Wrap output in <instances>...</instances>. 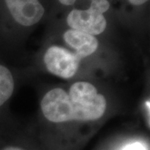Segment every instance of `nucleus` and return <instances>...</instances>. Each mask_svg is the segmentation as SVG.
<instances>
[{
    "label": "nucleus",
    "instance_id": "f257e3e1",
    "mask_svg": "<svg viewBox=\"0 0 150 150\" xmlns=\"http://www.w3.org/2000/svg\"><path fill=\"white\" fill-rule=\"evenodd\" d=\"M106 107L105 98L87 82L74 83L69 93L62 88H54L41 101L43 115L54 123L95 120L103 115Z\"/></svg>",
    "mask_w": 150,
    "mask_h": 150
},
{
    "label": "nucleus",
    "instance_id": "f03ea898",
    "mask_svg": "<svg viewBox=\"0 0 150 150\" xmlns=\"http://www.w3.org/2000/svg\"><path fill=\"white\" fill-rule=\"evenodd\" d=\"M109 8L107 0H92L87 10L74 9L67 18V23L72 29L79 30L91 35L102 33L107 26L103 13Z\"/></svg>",
    "mask_w": 150,
    "mask_h": 150
},
{
    "label": "nucleus",
    "instance_id": "7ed1b4c3",
    "mask_svg": "<svg viewBox=\"0 0 150 150\" xmlns=\"http://www.w3.org/2000/svg\"><path fill=\"white\" fill-rule=\"evenodd\" d=\"M81 59L68 49L52 46L44 55V64L53 74L63 79H69L78 71Z\"/></svg>",
    "mask_w": 150,
    "mask_h": 150
},
{
    "label": "nucleus",
    "instance_id": "20e7f679",
    "mask_svg": "<svg viewBox=\"0 0 150 150\" xmlns=\"http://www.w3.org/2000/svg\"><path fill=\"white\" fill-rule=\"evenodd\" d=\"M14 20L23 26H32L41 20L44 8L38 0H5Z\"/></svg>",
    "mask_w": 150,
    "mask_h": 150
},
{
    "label": "nucleus",
    "instance_id": "39448f33",
    "mask_svg": "<svg viewBox=\"0 0 150 150\" xmlns=\"http://www.w3.org/2000/svg\"><path fill=\"white\" fill-rule=\"evenodd\" d=\"M64 38L66 43L74 49V54L80 59L93 54L98 47V41L93 35L75 29L66 31Z\"/></svg>",
    "mask_w": 150,
    "mask_h": 150
},
{
    "label": "nucleus",
    "instance_id": "423d86ee",
    "mask_svg": "<svg viewBox=\"0 0 150 150\" xmlns=\"http://www.w3.org/2000/svg\"><path fill=\"white\" fill-rule=\"evenodd\" d=\"M14 82L11 72L6 67L0 65V106L12 96Z\"/></svg>",
    "mask_w": 150,
    "mask_h": 150
},
{
    "label": "nucleus",
    "instance_id": "0eeeda50",
    "mask_svg": "<svg viewBox=\"0 0 150 150\" xmlns=\"http://www.w3.org/2000/svg\"><path fill=\"white\" fill-rule=\"evenodd\" d=\"M121 150H147L144 145L141 143L139 142H135V143H132L126 145L125 147H123Z\"/></svg>",
    "mask_w": 150,
    "mask_h": 150
},
{
    "label": "nucleus",
    "instance_id": "6e6552de",
    "mask_svg": "<svg viewBox=\"0 0 150 150\" xmlns=\"http://www.w3.org/2000/svg\"><path fill=\"white\" fill-rule=\"evenodd\" d=\"M129 3L132 4L133 5H142L144 3H146L148 0H129Z\"/></svg>",
    "mask_w": 150,
    "mask_h": 150
},
{
    "label": "nucleus",
    "instance_id": "1a4fd4ad",
    "mask_svg": "<svg viewBox=\"0 0 150 150\" xmlns=\"http://www.w3.org/2000/svg\"><path fill=\"white\" fill-rule=\"evenodd\" d=\"M59 1L64 5H72L76 2V0H59Z\"/></svg>",
    "mask_w": 150,
    "mask_h": 150
},
{
    "label": "nucleus",
    "instance_id": "9d476101",
    "mask_svg": "<svg viewBox=\"0 0 150 150\" xmlns=\"http://www.w3.org/2000/svg\"><path fill=\"white\" fill-rule=\"evenodd\" d=\"M3 150H24L23 149H20V148H17V147H8V148H5Z\"/></svg>",
    "mask_w": 150,
    "mask_h": 150
}]
</instances>
